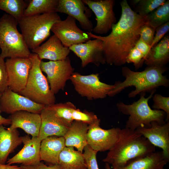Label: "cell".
Instances as JSON below:
<instances>
[{
	"label": "cell",
	"instance_id": "cell-36",
	"mask_svg": "<svg viewBox=\"0 0 169 169\" xmlns=\"http://www.w3.org/2000/svg\"><path fill=\"white\" fill-rule=\"evenodd\" d=\"M145 61L143 54L135 47L131 50L126 59V63H133L136 70L142 66Z\"/></svg>",
	"mask_w": 169,
	"mask_h": 169
},
{
	"label": "cell",
	"instance_id": "cell-7",
	"mask_svg": "<svg viewBox=\"0 0 169 169\" xmlns=\"http://www.w3.org/2000/svg\"><path fill=\"white\" fill-rule=\"evenodd\" d=\"M29 58L32 66L27 83L24 89L18 93L38 104L45 106L55 104V95L51 91L40 67L41 60L33 53H31Z\"/></svg>",
	"mask_w": 169,
	"mask_h": 169
},
{
	"label": "cell",
	"instance_id": "cell-37",
	"mask_svg": "<svg viewBox=\"0 0 169 169\" xmlns=\"http://www.w3.org/2000/svg\"><path fill=\"white\" fill-rule=\"evenodd\" d=\"M156 29L146 23L141 26L140 30V38L150 46L154 39Z\"/></svg>",
	"mask_w": 169,
	"mask_h": 169
},
{
	"label": "cell",
	"instance_id": "cell-28",
	"mask_svg": "<svg viewBox=\"0 0 169 169\" xmlns=\"http://www.w3.org/2000/svg\"><path fill=\"white\" fill-rule=\"evenodd\" d=\"M59 0H32L25 9L23 17L56 13Z\"/></svg>",
	"mask_w": 169,
	"mask_h": 169
},
{
	"label": "cell",
	"instance_id": "cell-17",
	"mask_svg": "<svg viewBox=\"0 0 169 169\" xmlns=\"http://www.w3.org/2000/svg\"><path fill=\"white\" fill-rule=\"evenodd\" d=\"M23 146L15 156L7 160V164H21L24 166L37 164L41 162L40 148L41 141L38 137L31 138L28 136H22Z\"/></svg>",
	"mask_w": 169,
	"mask_h": 169
},
{
	"label": "cell",
	"instance_id": "cell-9",
	"mask_svg": "<svg viewBox=\"0 0 169 169\" xmlns=\"http://www.w3.org/2000/svg\"><path fill=\"white\" fill-rule=\"evenodd\" d=\"M40 67L42 71L47 74L50 89L54 95L64 90L66 81L70 79L74 70L68 57L64 59L56 61L41 60Z\"/></svg>",
	"mask_w": 169,
	"mask_h": 169
},
{
	"label": "cell",
	"instance_id": "cell-44",
	"mask_svg": "<svg viewBox=\"0 0 169 169\" xmlns=\"http://www.w3.org/2000/svg\"><path fill=\"white\" fill-rule=\"evenodd\" d=\"M139 0H132L131 3L134 6H136V4H137V3L139 2Z\"/></svg>",
	"mask_w": 169,
	"mask_h": 169
},
{
	"label": "cell",
	"instance_id": "cell-1",
	"mask_svg": "<svg viewBox=\"0 0 169 169\" xmlns=\"http://www.w3.org/2000/svg\"><path fill=\"white\" fill-rule=\"evenodd\" d=\"M120 4L121 15L118 21L112 25L109 35L101 36L86 32L91 38L102 41L106 63L116 66L126 63L129 52L140 38V28L146 23L145 17L133 11L127 0H122Z\"/></svg>",
	"mask_w": 169,
	"mask_h": 169
},
{
	"label": "cell",
	"instance_id": "cell-23",
	"mask_svg": "<svg viewBox=\"0 0 169 169\" xmlns=\"http://www.w3.org/2000/svg\"><path fill=\"white\" fill-rule=\"evenodd\" d=\"M89 125L82 122L74 120L64 136L66 147H73L83 153L87 145V136Z\"/></svg>",
	"mask_w": 169,
	"mask_h": 169
},
{
	"label": "cell",
	"instance_id": "cell-33",
	"mask_svg": "<svg viewBox=\"0 0 169 169\" xmlns=\"http://www.w3.org/2000/svg\"><path fill=\"white\" fill-rule=\"evenodd\" d=\"M72 115L74 120L82 122L89 126L100 125V119L92 112L86 110L82 111L76 108L73 110Z\"/></svg>",
	"mask_w": 169,
	"mask_h": 169
},
{
	"label": "cell",
	"instance_id": "cell-27",
	"mask_svg": "<svg viewBox=\"0 0 169 169\" xmlns=\"http://www.w3.org/2000/svg\"><path fill=\"white\" fill-rule=\"evenodd\" d=\"M58 165L61 169H87L82 152L65 146L61 152Z\"/></svg>",
	"mask_w": 169,
	"mask_h": 169
},
{
	"label": "cell",
	"instance_id": "cell-15",
	"mask_svg": "<svg viewBox=\"0 0 169 169\" xmlns=\"http://www.w3.org/2000/svg\"><path fill=\"white\" fill-rule=\"evenodd\" d=\"M87 136V144L98 151L109 150L116 142L121 129L113 127L109 129L101 128L100 125L89 126Z\"/></svg>",
	"mask_w": 169,
	"mask_h": 169
},
{
	"label": "cell",
	"instance_id": "cell-18",
	"mask_svg": "<svg viewBox=\"0 0 169 169\" xmlns=\"http://www.w3.org/2000/svg\"><path fill=\"white\" fill-rule=\"evenodd\" d=\"M136 130L154 146L161 148L169 160V122L162 125L154 121L150 127H140Z\"/></svg>",
	"mask_w": 169,
	"mask_h": 169
},
{
	"label": "cell",
	"instance_id": "cell-5",
	"mask_svg": "<svg viewBox=\"0 0 169 169\" xmlns=\"http://www.w3.org/2000/svg\"><path fill=\"white\" fill-rule=\"evenodd\" d=\"M61 20L57 13L23 17L18 21L26 44L32 50L40 45L50 35L53 25Z\"/></svg>",
	"mask_w": 169,
	"mask_h": 169
},
{
	"label": "cell",
	"instance_id": "cell-21",
	"mask_svg": "<svg viewBox=\"0 0 169 169\" xmlns=\"http://www.w3.org/2000/svg\"><path fill=\"white\" fill-rule=\"evenodd\" d=\"M32 51L33 53L37 54L41 60L48 59L52 61L66 59L70 52L69 48L64 46L54 34Z\"/></svg>",
	"mask_w": 169,
	"mask_h": 169
},
{
	"label": "cell",
	"instance_id": "cell-25",
	"mask_svg": "<svg viewBox=\"0 0 169 169\" xmlns=\"http://www.w3.org/2000/svg\"><path fill=\"white\" fill-rule=\"evenodd\" d=\"M169 161L162 151H155L131 160L125 166L115 169H164Z\"/></svg>",
	"mask_w": 169,
	"mask_h": 169
},
{
	"label": "cell",
	"instance_id": "cell-14",
	"mask_svg": "<svg viewBox=\"0 0 169 169\" xmlns=\"http://www.w3.org/2000/svg\"><path fill=\"white\" fill-rule=\"evenodd\" d=\"M94 39L69 48L70 51L80 59L82 67H84L91 63L97 66L106 63L102 41L98 38Z\"/></svg>",
	"mask_w": 169,
	"mask_h": 169
},
{
	"label": "cell",
	"instance_id": "cell-38",
	"mask_svg": "<svg viewBox=\"0 0 169 169\" xmlns=\"http://www.w3.org/2000/svg\"><path fill=\"white\" fill-rule=\"evenodd\" d=\"M4 59L0 55V94H2L8 88L5 62Z\"/></svg>",
	"mask_w": 169,
	"mask_h": 169
},
{
	"label": "cell",
	"instance_id": "cell-30",
	"mask_svg": "<svg viewBox=\"0 0 169 169\" xmlns=\"http://www.w3.org/2000/svg\"><path fill=\"white\" fill-rule=\"evenodd\" d=\"M28 4L23 0H0V9L18 21L23 17Z\"/></svg>",
	"mask_w": 169,
	"mask_h": 169
},
{
	"label": "cell",
	"instance_id": "cell-29",
	"mask_svg": "<svg viewBox=\"0 0 169 169\" xmlns=\"http://www.w3.org/2000/svg\"><path fill=\"white\" fill-rule=\"evenodd\" d=\"M146 23L156 28L169 21V0L160 5L145 17Z\"/></svg>",
	"mask_w": 169,
	"mask_h": 169
},
{
	"label": "cell",
	"instance_id": "cell-32",
	"mask_svg": "<svg viewBox=\"0 0 169 169\" xmlns=\"http://www.w3.org/2000/svg\"><path fill=\"white\" fill-rule=\"evenodd\" d=\"M166 1V0H139L135 6L134 11L141 16L145 17Z\"/></svg>",
	"mask_w": 169,
	"mask_h": 169
},
{
	"label": "cell",
	"instance_id": "cell-31",
	"mask_svg": "<svg viewBox=\"0 0 169 169\" xmlns=\"http://www.w3.org/2000/svg\"><path fill=\"white\" fill-rule=\"evenodd\" d=\"M47 106L60 120L68 125H70L74 121L72 115V111L76 108L73 103L67 102L64 103L54 104Z\"/></svg>",
	"mask_w": 169,
	"mask_h": 169
},
{
	"label": "cell",
	"instance_id": "cell-41",
	"mask_svg": "<svg viewBox=\"0 0 169 169\" xmlns=\"http://www.w3.org/2000/svg\"><path fill=\"white\" fill-rule=\"evenodd\" d=\"M20 166L22 169H61L58 164L47 166L41 162L34 165H21Z\"/></svg>",
	"mask_w": 169,
	"mask_h": 169
},
{
	"label": "cell",
	"instance_id": "cell-35",
	"mask_svg": "<svg viewBox=\"0 0 169 169\" xmlns=\"http://www.w3.org/2000/svg\"><path fill=\"white\" fill-rule=\"evenodd\" d=\"M83 151V154L87 169H99L96 158L98 152L93 150L88 144Z\"/></svg>",
	"mask_w": 169,
	"mask_h": 169
},
{
	"label": "cell",
	"instance_id": "cell-11",
	"mask_svg": "<svg viewBox=\"0 0 169 169\" xmlns=\"http://www.w3.org/2000/svg\"><path fill=\"white\" fill-rule=\"evenodd\" d=\"M5 62L8 88L19 93L26 84L32 62L29 58H7Z\"/></svg>",
	"mask_w": 169,
	"mask_h": 169
},
{
	"label": "cell",
	"instance_id": "cell-2",
	"mask_svg": "<svg viewBox=\"0 0 169 169\" xmlns=\"http://www.w3.org/2000/svg\"><path fill=\"white\" fill-rule=\"evenodd\" d=\"M155 146L136 130L120 129L118 139L102 161L115 169L156 151Z\"/></svg>",
	"mask_w": 169,
	"mask_h": 169
},
{
	"label": "cell",
	"instance_id": "cell-39",
	"mask_svg": "<svg viewBox=\"0 0 169 169\" xmlns=\"http://www.w3.org/2000/svg\"><path fill=\"white\" fill-rule=\"evenodd\" d=\"M169 30V21L157 27L156 29L154 39L151 45V48L158 43Z\"/></svg>",
	"mask_w": 169,
	"mask_h": 169
},
{
	"label": "cell",
	"instance_id": "cell-43",
	"mask_svg": "<svg viewBox=\"0 0 169 169\" xmlns=\"http://www.w3.org/2000/svg\"><path fill=\"white\" fill-rule=\"evenodd\" d=\"M1 94H0V97ZM1 112L0 110V125H8L11 124L10 120L8 118H6L2 116L0 114Z\"/></svg>",
	"mask_w": 169,
	"mask_h": 169
},
{
	"label": "cell",
	"instance_id": "cell-19",
	"mask_svg": "<svg viewBox=\"0 0 169 169\" xmlns=\"http://www.w3.org/2000/svg\"><path fill=\"white\" fill-rule=\"evenodd\" d=\"M41 125L38 137L40 141L51 136L64 137L69 126L54 114L47 106L40 113Z\"/></svg>",
	"mask_w": 169,
	"mask_h": 169
},
{
	"label": "cell",
	"instance_id": "cell-13",
	"mask_svg": "<svg viewBox=\"0 0 169 169\" xmlns=\"http://www.w3.org/2000/svg\"><path fill=\"white\" fill-rule=\"evenodd\" d=\"M45 106L36 103L8 88L0 97L1 112L10 115L22 110L40 114Z\"/></svg>",
	"mask_w": 169,
	"mask_h": 169
},
{
	"label": "cell",
	"instance_id": "cell-42",
	"mask_svg": "<svg viewBox=\"0 0 169 169\" xmlns=\"http://www.w3.org/2000/svg\"><path fill=\"white\" fill-rule=\"evenodd\" d=\"M0 169H22V168L20 166L0 163Z\"/></svg>",
	"mask_w": 169,
	"mask_h": 169
},
{
	"label": "cell",
	"instance_id": "cell-8",
	"mask_svg": "<svg viewBox=\"0 0 169 169\" xmlns=\"http://www.w3.org/2000/svg\"><path fill=\"white\" fill-rule=\"evenodd\" d=\"M98 73L82 75L74 72L70 80L77 93L89 100L103 99L108 96L114 87L101 82Z\"/></svg>",
	"mask_w": 169,
	"mask_h": 169
},
{
	"label": "cell",
	"instance_id": "cell-3",
	"mask_svg": "<svg viewBox=\"0 0 169 169\" xmlns=\"http://www.w3.org/2000/svg\"><path fill=\"white\" fill-rule=\"evenodd\" d=\"M168 69L165 66H147L141 71L132 70L127 66L121 68L122 75L125 78L122 82H116L114 87L108 96L113 97L125 88L133 86L135 90L128 94L129 98H134L142 92L156 91L159 86H169V80L163 74Z\"/></svg>",
	"mask_w": 169,
	"mask_h": 169
},
{
	"label": "cell",
	"instance_id": "cell-20",
	"mask_svg": "<svg viewBox=\"0 0 169 169\" xmlns=\"http://www.w3.org/2000/svg\"><path fill=\"white\" fill-rule=\"evenodd\" d=\"M8 118L11 121L9 129L20 128L32 137H38L41 125L40 114L19 111L11 114Z\"/></svg>",
	"mask_w": 169,
	"mask_h": 169
},
{
	"label": "cell",
	"instance_id": "cell-22",
	"mask_svg": "<svg viewBox=\"0 0 169 169\" xmlns=\"http://www.w3.org/2000/svg\"><path fill=\"white\" fill-rule=\"evenodd\" d=\"M65 147L64 137L53 136L44 139L40 144L41 160L50 165L58 164L59 155Z\"/></svg>",
	"mask_w": 169,
	"mask_h": 169
},
{
	"label": "cell",
	"instance_id": "cell-12",
	"mask_svg": "<svg viewBox=\"0 0 169 169\" xmlns=\"http://www.w3.org/2000/svg\"><path fill=\"white\" fill-rule=\"evenodd\" d=\"M52 31L67 47L75 44L84 43L91 39L87 32L81 30L77 26L76 20L68 16L64 20L55 23L52 26Z\"/></svg>",
	"mask_w": 169,
	"mask_h": 169
},
{
	"label": "cell",
	"instance_id": "cell-6",
	"mask_svg": "<svg viewBox=\"0 0 169 169\" xmlns=\"http://www.w3.org/2000/svg\"><path fill=\"white\" fill-rule=\"evenodd\" d=\"M18 21L7 14L0 18V55L4 59L29 58L31 54L18 30Z\"/></svg>",
	"mask_w": 169,
	"mask_h": 169
},
{
	"label": "cell",
	"instance_id": "cell-34",
	"mask_svg": "<svg viewBox=\"0 0 169 169\" xmlns=\"http://www.w3.org/2000/svg\"><path fill=\"white\" fill-rule=\"evenodd\" d=\"M152 98L153 102L152 108L154 110L164 111L166 114V122H169V97L156 94L153 95Z\"/></svg>",
	"mask_w": 169,
	"mask_h": 169
},
{
	"label": "cell",
	"instance_id": "cell-10",
	"mask_svg": "<svg viewBox=\"0 0 169 169\" xmlns=\"http://www.w3.org/2000/svg\"><path fill=\"white\" fill-rule=\"evenodd\" d=\"M96 16V25L93 28L94 33L103 34L111 29L112 25L116 23L113 10L115 4L114 0H82Z\"/></svg>",
	"mask_w": 169,
	"mask_h": 169
},
{
	"label": "cell",
	"instance_id": "cell-16",
	"mask_svg": "<svg viewBox=\"0 0 169 169\" xmlns=\"http://www.w3.org/2000/svg\"><path fill=\"white\" fill-rule=\"evenodd\" d=\"M56 12L67 14L77 20L81 28L87 32L93 31V24L89 19L92 11L82 0H59Z\"/></svg>",
	"mask_w": 169,
	"mask_h": 169
},
{
	"label": "cell",
	"instance_id": "cell-40",
	"mask_svg": "<svg viewBox=\"0 0 169 169\" xmlns=\"http://www.w3.org/2000/svg\"><path fill=\"white\" fill-rule=\"evenodd\" d=\"M135 47L142 53L145 60L151 49L150 46L140 38Z\"/></svg>",
	"mask_w": 169,
	"mask_h": 169
},
{
	"label": "cell",
	"instance_id": "cell-24",
	"mask_svg": "<svg viewBox=\"0 0 169 169\" xmlns=\"http://www.w3.org/2000/svg\"><path fill=\"white\" fill-rule=\"evenodd\" d=\"M22 143L17 129L11 130L0 125V163L5 164L9 154Z\"/></svg>",
	"mask_w": 169,
	"mask_h": 169
},
{
	"label": "cell",
	"instance_id": "cell-45",
	"mask_svg": "<svg viewBox=\"0 0 169 169\" xmlns=\"http://www.w3.org/2000/svg\"><path fill=\"white\" fill-rule=\"evenodd\" d=\"M105 169H112L110 167V165L107 163H105Z\"/></svg>",
	"mask_w": 169,
	"mask_h": 169
},
{
	"label": "cell",
	"instance_id": "cell-26",
	"mask_svg": "<svg viewBox=\"0 0 169 169\" xmlns=\"http://www.w3.org/2000/svg\"><path fill=\"white\" fill-rule=\"evenodd\" d=\"M169 62V37L164 36L151 49L144 63L147 66H165Z\"/></svg>",
	"mask_w": 169,
	"mask_h": 169
},
{
	"label": "cell",
	"instance_id": "cell-4",
	"mask_svg": "<svg viewBox=\"0 0 169 169\" xmlns=\"http://www.w3.org/2000/svg\"><path fill=\"white\" fill-rule=\"evenodd\" d=\"M155 92H152L146 98L145 97L146 92L141 93L140 99L131 104L127 105L121 102L117 103L118 111L129 116L125 128L135 131L140 127H150L154 121L162 125L166 123V113L162 110H152L149 105L148 101Z\"/></svg>",
	"mask_w": 169,
	"mask_h": 169
}]
</instances>
